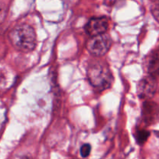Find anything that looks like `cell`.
<instances>
[{
    "instance_id": "ba28073f",
    "label": "cell",
    "mask_w": 159,
    "mask_h": 159,
    "mask_svg": "<svg viewBox=\"0 0 159 159\" xmlns=\"http://www.w3.org/2000/svg\"><path fill=\"white\" fill-rule=\"evenodd\" d=\"M147 70L149 76L154 78L159 76V55L154 54L150 56L147 63Z\"/></svg>"
},
{
    "instance_id": "6da1fadb",
    "label": "cell",
    "mask_w": 159,
    "mask_h": 159,
    "mask_svg": "<svg viewBox=\"0 0 159 159\" xmlns=\"http://www.w3.org/2000/svg\"><path fill=\"white\" fill-rule=\"evenodd\" d=\"M87 76L90 84L99 91L109 88L114 80L108 65L102 60H92L90 62L87 68Z\"/></svg>"
},
{
    "instance_id": "52a82bcc",
    "label": "cell",
    "mask_w": 159,
    "mask_h": 159,
    "mask_svg": "<svg viewBox=\"0 0 159 159\" xmlns=\"http://www.w3.org/2000/svg\"><path fill=\"white\" fill-rule=\"evenodd\" d=\"M14 82L13 74L5 67L0 68V94L7 91Z\"/></svg>"
},
{
    "instance_id": "277c9868",
    "label": "cell",
    "mask_w": 159,
    "mask_h": 159,
    "mask_svg": "<svg viewBox=\"0 0 159 159\" xmlns=\"http://www.w3.org/2000/svg\"><path fill=\"white\" fill-rule=\"evenodd\" d=\"M157 88L156 78L149 76L140 80L137 85V94L140 98L149 99L155 94Z\"/></svg>"
},
{
    "instance_id": "4fadbf2b",
    "label": "cell",
    "mask_w": 159,
    "mask_h": 159,
    "mask_svg": "<svg viewBox=\"0 0 159 159\" xmlns=\"http://www.w3.org/2000/svg\"><path fill=\"white\" fill-rule=\"evenodd\" d=\"M12 159H31V157L29 154H18L12 157Z\"/></svg>"
},
{
    "instance_id": "3957f363",
    "label": "cell",
    "mask_w": 159,
    "mask_h": 159,
    "mask_svg": "<svg viewBox=\"0 0 159 159\" xmlns=\"http://www.w3.org/2000/svg\"><path fill=\"white\" fill-rule=\"evenodd\" d=\"M111 46V38L105 33L91 37L87 43V48L91 54L95 56H103L109 51Z\"/></svg>"
},
{
    "instance_id": "9c48e42d",
    "label": "cell",
    "mask_w": 159,
    "mask_h": 159,
    "mask_svg": "<svg viewBox=\"0 0 159 159\" xmlns=\"http://www.w3.org/2000/svg\"><path fill=\"white\" fill-rule=\"evenodd\" d=\"M150 133L146 129H137L135 134V139L138 144L142 145L148 140Z\"/></svg>"
},
{
    "instance_id": "8992f818",
    "label": "cell",
    "mask_w": 159,
    "mask_h": 159,
    "mask_svg": "<svg viewBox=\"0 0 159 159\" xmlns=\"http://www.w3.org/2000/svg\"><path fill=\"white\" fill-rule=\"evenodd\" d=\"M142 119L146 125H152L159 119V106L155 102L146 101L142 106Z\"/></svg>"
},
{
    "instance_id": "7c38bea8",
    "label": "cell",
    "mask_w": 159,
    "mask_h": 159,
    "mask_svg": "<svg viewBox=\"0 0 159 159\" xmlns=\"http://www.w3.org/2000/svg\"><path fill=\"white\" fill-rule=\"evenodd\" d=\"M91 151V147L89 143H85L80 148V154L83 157H87L89 156Z\"/></svg>"
},
{
    "instance_id": "30bf717a",
    "label": "cell",
    "mask_w": 159,
    "mask_h": 159,
    "mask_svg": "<svg viewBox=\"0 0 159 159\" xmlns=\"http://www.w3.org/2000/svg\"><path fill=\"white\" fill-rule=\"evenodd\" d=\"M7 106L2 101L0 100V130L2 129V126L5 124V122L7 120Z\"/></svg>"
},
{
    "instance_id": "7a4b0ae2",
    "label": "cell",
    "mask_w": 159,
    "mask_h": 159,
    "mask_svg": "<svg viewBox=\"0 0 159 159\" xmlns=\"http://www.w3.org/2000/svg\"><path fill=\"white\" fill-rule=\"evenodd\" d=\"M9 37L12 45L21 52H29L36 46V34L33 27L28 24H23L15 27Z\"/></svg>"
},
{
    "instance_id": "8fae6325",
    "label": "cell",
    "mask_w": 159,
    "mask_h": 159,
    "mask_svg": "<svg viewBox=\"0 0 159 159\" xmlns=\"http://www.w3.org/2000/svg\"><path fill=\"white\" fill-rule=\"evenodd\" d=\"M151 11L154 19L159 23V0H154L151 7Z\"/></svg>"
},
{
    "instance_id": "5b68a950",
    "label": "cell",
    "mask_w": 159,
    "mask_h": 159,
    "mask_svg": "<svg viewBox=\"0 0 159 159\" xmlns=\"http://www.w3.org/2000/svg\"><path fill=\"white\" fill-rule=\"evenodd\" d=\"M109 22L106 17H94L90 20L85 26V30L91 37L106 33Z\"/></svg>"
}]
</instances>
